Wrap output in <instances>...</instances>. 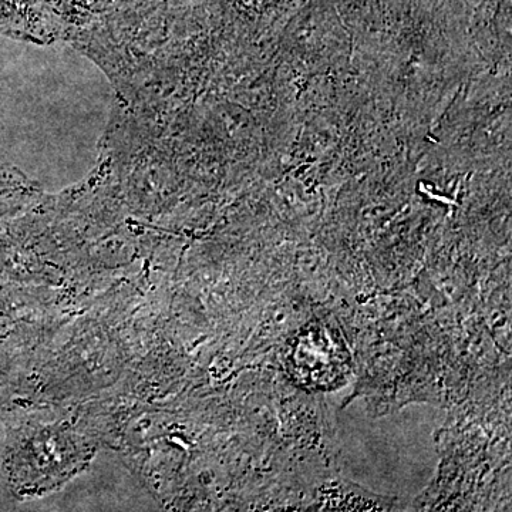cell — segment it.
Returning a JSON list of instances; mask_svg holds the SVG:
<instances>
[{
	"mask_svg": "<svg viewBox=\"0 0 512 512\" xmlns=\"http://www.w3.org/2000/svg\"><path fill=\"white\" fill-rule=\"evenodd\" d=\"M45 19V0H0V32L30 36Z\"/></svg>",
	"mask_w": 512,
	"mask_h": 512,
	"instance_id": "6da1fadb",
	"label": "cell"
},
{
	"mask_svg": "<svg viewBox=\"0 0 512 512\" xmlns=\"http://www.w3.org/2000/svg\"><path fill=\"white\" fill-rule=\"evenodd\" d=\"M18 184L15 177L6 171H0V220L15 207Z\"/></svg>",
	"mask_w": 512,
	"mask_h": 512,
	"instance_id": "7a4b0ae2",
	"label": "cell"
}]
</instances>
